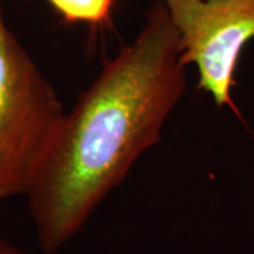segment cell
<instances>
[{"instance_id": "cell-4", "label": "cell", "mask_w": 254, "mask_h": 254, "mask_svg": "<svg viewBox=\"0 0 254 254\" xmlns=\"http://www.w3.org/2000/svg\"><path fill=\"white\" fill-rule=\"evenodd\" d=\"M66 23H85L92 27L109 24L115 0H47Z\"/></svg>"}, {"instance_id": "cell-2", "label": "cell", "mask_w": 254, "mask_h": 254, "mask_svg": "<svg viewBox=\"0 0 254 254\" xmlns=\"http://www.w3.org/2000/svg\"><path fill=\"white\" fill-rule=\"evenodd\" d=\"M64 115L54 86L7 26L0 0V199L26 195Z\"/></svg>"}, {"instance_id": "cell-5", "label": "cell", "mask_w": 254, "mask_h": 254, "mask_svg": "<svg viewBox=\"0 0 254 254\" xmlns=\"http://www.w3.org/2000/svg\"><path fill=\"white\" fill-rule=\"evenodd\" d=\"M0 254H28L11 242L0 237Z\"/></svg>"}, {"instance_id": "cell-3", "label": "cell", "mask_w": 254, "mask_h": 254, "mask_svg": "<svg viewBox=\"0 0 254 254\" xmlns=\"http://www.w3.org/2000/svg\"><path fill=\"white\" fill-rule=\"evenodd\" d=\"M177 31L182 63L198 71V89L218 108L230 96L246 44L254 38V0H160Z\"/></svg>"}, {"instance_id": "cell-1", "label": "cell", "mask_w": 254, "mask_h": 254, "mask_svg": "<svg viewBox=\"0 0 254 254\" xmlns=\"http://www.w3.org/2000/svg\"><path fill=\"white\" fill-rule=\"evenodd\" d=\"M177 31L161 3L65 112L24 198L37 242L55 254L161 140L185 92Z\"/></svg>"}]
</instances>
